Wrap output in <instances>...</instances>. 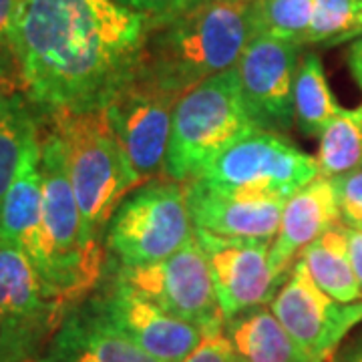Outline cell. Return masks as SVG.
I'll use <instances>...</instances> for the list:
<instances>
[{
	"mask_svg": "<svg viewBox=\"0 0 362 362\" xmlns=\"http://www.w3.org/2000/svg\"><path fill=\"white\" fill-rule=\"evenodd\" d=\"M40 362H159L133 344L90 294L66 310Z\"/></svg>",
	"mask_w": 362,
	"mask_h": 362,
	"instance_id": "obj_15",
	"label": "cell"
},
{
	"mask_svg": "<svg viewBox=\"0 0 362 362\" xmlns=\"http://www.w3.org/2000/svg\"><path fill=\"white\" fill-rule=\"evenodd\" d=\"M298 259L324 294L344 304L362 300L361 284L350 262L349 233L342 223L312 242Z\"/></svg>",
	"mask_w": 362,
	"mask_h": 362,
	"instance_id": "obj_20",
	"label": "cell"
},
{
	"mask_svg": "<svg viewBox=\"0 0 362 362\" xmlns=\"http://www.w3.org/2000/svg\"><path fill=\"white\" fill-rule=\"evenodd\" d=\"M21 0H0V83L8 95L23 93L14 45V25Z\"/></svg>",
	"mask_w": 362,
	"mask_h": 362,
	"instance_id": "obj_26",
	"label": "cell"
},
{
	"mask_svg": "<svg viewBox=\"0 0 362 362\" xmlns=\"http://www.w3.org/2000/svg\"><path fill=\"white\" fill-rule=\"evenodd\" d=\"M342 111L334 101L322 61L316 52H306L300 59L294 78V121L308 137H320L324 127Z\"/></svg>",
	"mask_w": 362,
	"mask_h": 362,
	"instance_id": "obj_21",
	"label": "cell"
},
{
	"mask_svg": "<svg viewBox=\"0 0 362 362\" xmlns=\"http://www.w3.org/2000/svg\"><path fill=\"white\" fill-rule=\"evenodd\" d=\"M49 294L37 266L21 246L0 238V328L52 337L66 314Z\"/></svg>",
	"mask_w": 362,
	"mask_h": 362,
	"instance_id": "obj_16",
	"label": "cell"
},
{
	"mask_svg": "<svg viewBox=\"0 0 362 362\" xmlns=\"http://www.w3.org/2000/svg\"><path fill=\"white\" fill-rule=\"evenodd\" d=\"M195 238L183 181L151 180L135 187L105 230V266L135 268L165 259Z\"/></svg>",
	"mask_w": 362,
	"mask_h": 362,
	"instance_id": "obj_6",
	"label": "cell"
},
{
	"mask_svg": "<svg viewBox=\"0 0 362 362\" xmlns=\"http://www.w3.org/2000/svg\"><path fill=\"white\" fill-rule=\"evenodd\" d=\"M296 42L252 37L238 59L242 93L259 129L284 133L294 121V78L302 59Z\"/></svg>",
	"mask_w": 362,
	"mask_h": 362,
	"instance_id": "obj_12",
	"label": "cell"
},
{
	"mask_svg": "<svg viewBox=\"0 0 362 362\" xmlns=\"http://www.w3.org/2000/svg\"><path fill=\"white\" fill-rule=\"evenodd\" d=\"M42 214L39 233L26 252L49 294L66 308L90 296L105 274V246L85 226L73 194L59 137L42 119Z\"/></svg>",
	"mask_w": 362,
	"mask_h": 362,
	"instance_id": "obj_3",
	"label": "cell"
},
{
	"mask_svg": "<svg viewBox=\"0 0 362 362\" xmlns=\"http://www.w3.org/2000/svg\"><path fill=\"white\" fill-rule=\"evenodd\" d=\"M42 115L23 93L0 105V206L28 141L40 131Z\"/></svg>",
	"mask_w": 362,
	"mask_h": 362,
	"instance_id": "obj_22",
	"label": "cell"
},
{
	"mask_svg": "<svg viewBox=\"0 0 362 362\" xmlns=\"http://www.w3.org/2000/svg\"><path fill=\"white\" fill-rule=\"evenodd\" d=\"M42 125V123H40ZM42 214V149L40 131L28 141L18 169L0 206V238L30 250Z\"/></svg>",
	"mask_w": 362,
	"mask_h": 362,
	"instance_id": "obj_18",
	"label": "cell"
},
{
	"mask_svg": "<svg viewBox=\"0 0 362 362\" xmlns=\"http://www.w3.org/2000/svg\"><path fill=\"white\" fill-rule=\"evenodd\" d=\"M151 18L115 0H21L23 95L40 115L103 109L135 73Z\"/></svg>",
	"mask_w": 362,
	"mask_h": 362,
	"instance_id": "obj_1",
	"label": "cell"
},
{
	"mask_svg": "<svg viewBox=\"0 0 362 362\" xmlns=\"http://www.w3.org/2000/svg\"><path fill=\"white\" fill-rule=\"evenodd\" d=\"M180 97L137 73L105 105L107 121L141 183L165 171L173 111Z\"/></svg>",
	"mask_w": 362,
	"mask_h": 362,
	"instance_id": "obj_9",
	"label": "cell"
},
{
	"mask_svg": "<svg viewBox=\"0 0 362 362\" xmlns=\"http://www.w3.org/2000/svg\"><path fill=\"white\" fill-rule=\"evenodd\" d=\"M223 332L238 362H310L266 304L226 320Z\"/></svg>",
	"mask_w": 362,
	"mask_h": 362,
	"instance_id": "obj_19",
	"label": "cell"
},
{
	"mask_svg": "<svg viewBox=\"0 0 362 362\" xmlns=\"http://www.w3.org/2000/svg\"><path fill=\"white\" fill-rule=\"evenodd\" d=\"M362 37V0H316L306 47H332Z\"/></svg>",
	"mask_w": 362,
	"mask_h": 362,
	"instance_id": "obj_25",
	"label": "cell"
},
{
	"mask_svg": "<svg viewBox=\"0 0 362 362\" xmlns=\"http://www.w3.org/2000/svg\"><path fill=\"white\" fill-rule=\"evenodd\" d=\"M105 274L151 300L171 316L195 324L206 332H214L226 324L206 254L195 238L165 259L135 268L105 266Z\"/></svg>",
	"mask_w": 362,
	"mask_h": 362,
	"instance_id": "obj_8",
	"label": "cell"
},
{
	"mask_svg": "<svg viewBox=\"0 0 362 362\" xmlns=\"http://www.w3.org/2000/svg\"><path fill=\"white\" fill-rule=\"evenodd\" d=\"M340 223L332 180L318 175L286 199L280 228L270 247L272 274L280 288L290 278L302 252Z\"/></svg>",
	"mask_w": 362,
	"mask_h": 362,
	"instance_id": "obj_17",
	"label": "cell"
},
{
	"mask_svg": "<svg viewBox=\"0 0 362 362\" xmlns=\"http://www.w3.org/2000/svg\"><path fill=\"white\" fill-rule=\"evenodd\" d=\"M185 199L197 230L232 238V240H256L274 242L286 199L247 195L211 187L204 181H183Z\"/></svg>",
	"mask_w": 362,
	"mask_h": 362,
	"instance_id": "obj_14",
	"label": "cell"
},
{
	"mask_svg": "<svg viewBox=\"0 0 362 362\" xmlns=\"http://www.w3.org/2000/svg\"><path fill=\"white\" fill-rule=\"evenodd\" d=\"M195 240L206 254L218 304L226 320L274 300L280 286L272 274L270 242L220 238L197 228Z\"/></svg>",
	"mask_w": 362,
	"mask_h": 362,
	"instance_id": "obj_13",
	"label": "cell"
},
{
	"mask_svg": "<svg viewBox=\"0 0 362 362\" xmlns=\"http://www.w3.org/2000/svg\"><path fill=\"white\" fill-rule=\"evenodd\" d=\"M49 334L0 328V362H40Z\"/></svg>",
	"mask_w": 362,
	"mask_h": 362,
	"instance_id": "obj_28",
	"label": "cell"
},
{
	"mask_svg": "<svg viewBox=\"0 0 362 362\" xmlns=\"http://www.w3.org/2000/svg\"><path fill=\"white\" fill-rule=\"evenodd\" d=\"M259 129L247 107L235 66L181 97L171 121L165 177L187 181L230 145Z\"/></svg>",
	"mask_w": 362,
	"mask_h": 362,
	"instance_id": "obj_5",
	"label": "cell"
},
{
	"mask_svg": "<svg viewBox=\"0 0 362 362\" xmlns=\"http://www.w3.org/2000/svg\"><path fill=\"white\" fill-rule=\"evenodd\" d=\"M254 0H209L189 13L151 21L137 75L175 97L238 65L250 39Z\"/></svg>",
	"mask_w": 362,
	"mask_h": 362,
	"instance_id": "obj_2",
	"label": "cell"
},
{
	"mask_svg": "<svg viewBox=\"0 0 362 362\" xmlns=\"http://www.w3.org/2000/svg\"><path fill=\"white\" fill-rule=\"evenodd\" d=\"M334 362H362V337L342 350Z\"/></svg>",
	"mask_w": 362,
	"mask_h": 362,
	"instance_id": "obj_33",
	"label": "cell"
},
{
	"mask_svg": "<svg viewBox=\"0 0 362 362\" xmlns=\"http://www.w3.org/2000/svg\"><path fill=\"white\" fill-rule=\"evenodd\" d=\"M318 175L316 157L284 133L256 129L204 165L195 180L228 192L288 199Z\"/></svg>",
	"mask_w": 362,
	"mask_h": 362,
	"instance_id": "obj_7",
	"label": "cell"
},
{
	"mask_svg": "<svg viewBox=\"0 0 362 362\" xmlns=\"http://www.w3.org/2000/svg\"><path fill=\"white\" fill-rule=\"evenodd\" d=\"M340 221L349 230H362V165L332 180Z\"/></svg>",
	"mask_w": 362,
	"mask_h": 362,
	"instance_id": "obj_27",
	"label": "cell"
},
{
	"mask_svg": "<svg viewBox=\"0 0 362 362\" xmlns=\"http://www.w3.org/2000/svg\"><path fill=\"white\" fill-rule=\"evenodd\" d=\"M8 97H13V95H8V93H6V89H4V85L0 83V105L4 103V101H6Z\"/></svg>",
	"mask_w": 362,
	"mask_h": 362,
	"instance_id": "obj_34",
	"label": "cell"
},
{
	"mask_svg": "<svg viewBox=\"0 0 362 362\" xmlns=\"http://www.w3.org/2000/svg\"><path fill=\"white\" fill-rule=\"evenodd\" d=\"M59 137L66 173L89 233L103 242L117 206L143 185L133 171L103 109L42 115Z\"/></svg>",
	"mask_w": 362,
	"mask_h": 362,
	"instance_id": "obj_4",
	"label": "cell"
},
{
	"mask_svg": "<svg viewBox=\"0 0 362 362\" xmlns=\"http://www.w3.org/2000/svg\"><path fill=\"white\" fill-rule=\"evenodd\" d=\"M93 296L133 344L159 362L185 361L209 334L195 324L171 316L107 274Z\"/></svg>",
	"mask_w": 362,
	"mask_h": 362,
	"instance_id": "obj_11",
	"label": "cell"
},
{
	"mask_svg": "<svg viewBox=\"0 0 362 362\" xmlns=\"http://www.w3.org/2000/svg\"><path fill=\"white\" fill-rule=\"evenodd\" d=\"M135 13L145 14L151 21H165L183 13H189L209 0H115Z\"/></svg>",
	"mask_w": 362,
	"mask_h": 362,
	"instance_id": "obj_29",
	"label": "cell"
},
{
	"mask_svg": "<svg viewBox=\"0 0 362 362\" xmlns=\"http://www.w3.org/2000/svg\"><path fill=\"white\" fill-rule=\"evenodd\" d=\"M346 233H349L350 262H352V268H354L356 280H358L362 290V230H349L346 228Z\"/></svg>",
	"mask_w": 362,
	"mask_h": 362,
	"instance_id": "obj_31",
	"label": "cell"
},
{
	"mask_svg": "<svg viewBox=\"0 0 362 362\" xmlns=\"http://www.w3.org/2000/svg\"><path fill=\"white\" fill-rule=\"evenodd\" d=\"M316 0H254V37L266 35L306 47Z\"/></svg>",
	"mask_w": 362,
	"mask_h": 362,
	"instance_id": "obj_24",
	"label": "cell"
},
{
	"mask_svg": "<svg viewBox=\"0 0 362 362\" xmlns=\"http://www.w3.org/2000/svg\"><path fill=\"white\" fill-rule=\"evenodd\" d=\"M349 65L350 71H352V75L356 78V83H358V87L362 90V37L352 42V47H350L349 51Z\"/></svg>",
	"mask_w": 362,
	"mask_h": 362,
	"instance_id": "obj_32",
	"label": "cell"
},
{
	"mask_svg": "<svg viewBox=\"0 0 362 362\" xmlns=\"http://www.w3.org/2000/svg\"><path fill=\"white\" fill-rule=\"evenodd\" d=\"M270 308L310 362L328 361L342 338L362 322V300L344 304L324 294L300 259Z\"/></svg>",
	"mask_w": 362,
	"mask_h": 362,
	"instance_id": "obj_10",
	"label": "cell"
},
{
	"mask_svg": "<svg viewBox=\"0 0 362 362\" xmlns=\"http://www.w3.org/2000/svg\"><path fill=\"white\" fill-rule=\"evenodd\" d=\"M320 175L334 180L362 165V105L342 109L320 133L316 153Z\"/></svg>",
	"mask_w": 362,
	"mask_h": 362,
	"instance_id": "obj_23",
	"label": "cell"
},
{
	"mask_svg": "<svg viewBox=\"0 0 362 362\" xmlns=\"http://www.w3.org/2000/svg\"><path fill=\"white\" fill-rule=\"evenodd\" d=\"M181 362H238L232 344L223 332V326L209 332L204 342Z\"/></svg>",
	"mask_w": 362,
	"mask_h": 362,
	"instance_id": "obj_30",
	"label": "cell"
}]
</instances>
